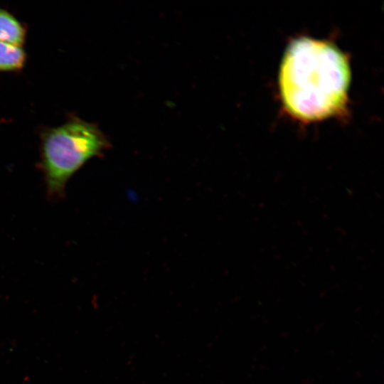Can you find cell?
Wrapping results in <instances>:
<instances>
[{"label": "cell", "mask_w": 384, "mask_h": 384, "mask_svg": "<svg viewBox=\"0 0 384 384\" xmlns=\"http://www.w3.org/2000/svg\"><path fill=\"white\" fill-rule=\"evenodd\" d=\"M26 60L23 46L0 42V72L18 73L24 68Z\"/></svg>", "instance_id": "obj_4"}, {"label": "cell", "mask_w": 384, "mask_h": 384, "mask_svg": "<svg viewBox=\"0 0 384 384\" xmlns=\"http://www.w3.org/2000/svg\"><path fill=\"white\" fill-rule=\"evenodd\" d=\"M26 35V25L8 10L0 7V42L23 46Z\"/></svg>", "instance_id": "obj_3"}, {"label": "cell", "mask_w": 384, "mask_h": 384, "mask_svg": "<svg viewBox=\"0 0 384 384\" xmlns=\"http://www.w3.org/2000/svg\"><path fill=\"white\" fill-rule=\"evenodd\" d=\"M109 146L107 137L96 124L74 114H70L59 126L42 129L40 166L48 196H63L71 176Z\"/></svg>", "instance_id": "obj_2"}, {"label": "cell", "mask_w": 384, "mask_h": 384, "mask_svg": "<svg viewBox=\"0 0 384 384\" xmlns=\"http://www.w3.org/2000/svg\"><path fill=\"white\" fill-rule=\"evenodd\" d=\"M279 80L283 102L290 113L301 119H320L342 107L349 66L331 43L299 38L287 47Z\"/></svg>", "instance_id": "obj_1"}]
</instances>
